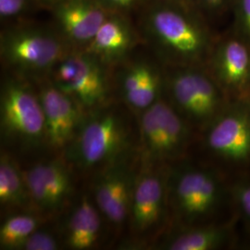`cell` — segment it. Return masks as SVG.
Returning a JSON list of instances; mask_svg holds the SVG:
<instances>
[{
	"label": "cell",
	"mask_w": 250,
	"mask_h": 250,
	"mask_svg": "<svg viewBox=\"0 0 250 250\" xmlns=\"http://www.w3.org/2000/svg\"><path fill=\"white\" fill-rule=\"evenodd\" d=\"M218 36L200 10L174 0H152L141 21L142 39L165 67L206 66Z\"/></svg>",
	"instance_id": "6da1fadb"
},
{
	"label": "cell",
	"mask_w": 250,
	"mask_h": 250,
	"mask_svg": "<svg viewBox=\"0 0 250 250\" xmlns=\"http://www.w3.org/2000/svg\"><path fill=\"white\" fill-rule=\"evenodd\" d=\"M137 116L115 99L83 112L62 154L77 176L90 179L113 162L138 152Z\"/></svg>",
	"instance_id": "7a4b0ae2"
},
{
	"label": "cell",
	"mask_w": 250,
	"mask_h": 250,
	"mask_svg": "<svg viewBox=\"0 0 250 250\" xmlns=\"http://www.w3.org/2000/svg\"><path fill=\"white\" fill-rule=\"evenodd\" d=\"M168 186L171 227L208 224L234 215L231 180L193 157L170 164Z\"/></svg>",
	"instance_id": "3957f363"
},
{
	"label": "cell",
	"mask_w": 250,
	"mask_h": 250,
	"mask_svg": "<svg viewBox=\"0 0 250 250\" xmlns=\"http://www.w3.org/2000/svg\"><path fill=\"white\" fill-rule=\"evenodd\" d=\"M2 148L17 158L46 149L44 109L36 83L10 73L1 83Z\"/></svg>",
	"instance_id": "277c9868"
},
{
	"label": "cell",
	"mask_w": 250,
	"mask_h": 250,
	"mask_svg": "<svg viewBox=\"0 0 250 250\" xmlns=\"http://www.w3.org/2000/svg\"><path fill=\"white\" fill-rule=\"evenodd\" d=\"M192 157L230 180L250 175V101L230 102L198 134Z\"/></svg>",
	"instance_id": "5b68a950"
},
{
	"label": "cell",
	"mask_w": 250,
	"mask_h": 250,
	"mask_svg": "<svg viewBox=\"0 0 250 250\" xmlns=\"http://www.w3.org/2000/svg\"><path fill=\"white\" fill-rule=\"evenodd\" d=\"M170 165L140 160L124 247L152 250L171 227L169 203Z\"/></svg>",
	"instance_id": "8992f818"
},
{
	"label": "cell",
	"mask_w": 250,
	"mask_h": 250,
	"mask_svg": "<svg viewBox=\"0 0 250 250\" xmlns=\"http://www.w3.org/2000/svg\"><path fill=\"white\" fill-rule=\"evenodd\" d=\"M140 160L170 165L193 156L198 134L164 94L138 116Z\"/></svg>",
	"instance_id": "52a82bcc"
},
{
	"label": "cell",
	"mask_w": 250,
	"mask_h": 250,
	"mask_svg": "<svg viewBox=\"0 0 250 250\" xmlns=\"http://www.w3.org/2000/svg\"><path fill=\"white\" fill-rule=\"evenodd\" d=\"M164 97L198 134L231 102L206 66L165 67Z\"/></svg>",
	"instance_id": "ba28073f"
},
{
	"label": "cell",
	"mask_w": 250,
	"mask_h": 250,
	"mask_svg": "<svg viewBox=\"0 0 250 250\" xmlns=\"http://www.w3.org/2000/svg\"><path fill=\"white\" fill-rule=\"evenodd\" d=\"M72 48L55 29L18 26L2 32L0 55L10 73L37 82L49 75Z\"/></svg>",
	"instance_id": "9c48e42d"
},
{
	"label": "cell",
	"mask_w": 250,
	"mask_h": 250,
	"mask_svg": "<svg viewBox=\"0 0 250 250\" xmlns=\"http://www.w3.org/2000/svg\"><path fill=\"white\" fill-rule=\"evenodd\" d=\"M111 68L84 50L72 49L56 65L49 80L84 111L115 99Z\"/></svg>",
	"instance_id": "30bf717a"
},
{
	"label": "cell",
	"mask_w": 250,
	"mask_h": 250,
	"mask_svg": "<svg viewBox=\"0 0 250 250\" xmlns=\"http://www.w3.org/2000/svg\"><path fill=\"white\" fill-rule=\"evenodd\" d=\"M139 166V152H135L88 179L90 193L114 236L121 235L127 228Z\"/></svg>",
	"instance_id": "8fae6325"
},
{
	"label": "cell",
	"mask_w": 250,
	"mask_h": 250,
	"mask_svg": "<svg viewBox=\"0 0 250 250\" xmlns=\"http://www.w3.org/2000/svg\"><path fill=\"white\" fill-rule=\"evenodd\" d=\"M22 170L34 210L48 222L57 221L76 197L75 171L62 155H50Z\"/></svg>",
	"instance_id": "7c38bea8"
},
{
	"label": "cell",
	"mask_w": 250,
	"mask_h": 250,
	"mask_svg": "<svg viewBox=\"0 0 250 250\" xmlns=\"http://www.w3.org/2000/svg\"><path fill=\"white\" fill-rule=\"evenodd\" d=\"M206 68L231 102L250 101V42L231 27L219 34Z\"/></svg>",
	"instance_id": "4fadbf2b"
},
{
	"label": "cell",
	"mask_w": 250,
	"mask_h": 250,
	"mask_svg": "<svg viewBox=\"0 0 250 250\" xmlns=\"http://www.w3.org/2000/svg\"><path fill=\"white\" fill-rule=\"evenodd\" d=\"M113 77L115 99L123 102L136 116L152 106L164 94L165 67L153 59L130 58L118 65Z\"/></svg>",
	"instance_id": "5bb4252c"
},
{
	"label": "cell",
	"mask_w": 250,
	"mask_h": 250,
	"mask_svg": "<svg viewBox=\"0 0 250 250\" xmlns=\"http://www.w3.org/2000/svg\"><path fill=\"white\" fill-rule=\"evenodd\" d=\"M236 215L208 224L171 227L161 236L152 250H223L250 247L238 233Z\"/></svg>",
	"instance_id": "9a60e30c"
},
{
	"label": "cell",
	"mask_w": 250,
	"mask_h": 250,
	"mask_svg": "<svg viewBox=\"0 0 250 250\" xmlns=\"http://www.w3.org/2000/svg\"><path fill=\"white\" fill-rule=\"evenodd\" d=\"M35 83L45 114L46 149L50 155H62L76 134L83 110L49 78Z\"/></svg>",
	"instance_id": "2e32d148"
},
{
	"label": "cell",
	"mask_w": 250,
	"mask_h": 250,
	"mask_svg": "<svg viewBox=\"0 0 250 250\" xmlns=\"http://www.w3.org/2000/svg\"><path fill=\"white\" fill-rule=\"evenodd\" d=\"M55 30L74 50H83L114 11L101 0H64L54 9Z\"/></svg>",
	"instance_id": "e0dca14e"
},
{
	"label": "cell",
	"mask_w": 250,
	"mask_h": 250,
	"mask_svg": "<svg viewBox=\"0 0 250 250\" xmlns=\"http://www.w3.org/2000/svg\"><path fill=\"white\" fill-rule=\"evenodd\" d=\"M63 249L95 250L100 246L107 223L90 193L83 190L58 220Z\"/></svg>",
	"instance_id": "ac0fdd59"
},
{
	"label": "cell",
	"mask_w": 250,
	"mask_h": 250,
	"mask_svg": "<svg viewBox=\"0 0 250 250\" xmlns=\"http://www.w3.org/2000/svg\"><path fill=\"white\" fill-rule=\"evenodd\" d=\"M141 39L142 36L127 16L114 12L104 21L83 50L113 69L130 58Z\"/></svg>",
	"instance_id": "d6986e66"
},
{
	"label": "cell",
	"mask_w": 250,
	"mask_h": 250,
	"mask_svg": "<svg viewBox=\"0 0 250 250\" xmlns=\"http://www.w3.org/2000/svg\"><path fill=\"white\" fill-rule=\"evenodd\" d=\"M0 206L4 215L35 211L22 168L17 158L3 148L0 154Z\"/></svg>",
	"instance_id": "ffe728a7"
},
{
	"label": "cell",
	"mask_w": 250,
	"mask_h": 250,
	"mask_svg": "<svg viewBox=\"0 0 250 250\" xmlns=\"http://www.w3.org/2000/svg\"><path fill=\"white\" fill-rule=\"evenodd\" d=\"M48 223L35 211H15L4 215L0 226V250H19L39 227Z\"/></svg>",
	"instance_id": "44dd1931"
},
{
	"label": "cell",
	"mask_w": 250,
	"mask_h": 250,
	"mask_svg": "<svg viewBox=\"0 0 250 250\" xmlns=\"http://www.w3.org/2000/svg\"><path fill=\"white\" fill-rule=\"evenodd\" d=\"M233 212L250 241V175L231 179Z\"/></svg>",
	"instance_id": "7402d4cb"
},
{
	"label": "cell",
	"mask_w": 250,
	"mask_h": 250,
	"mask_svg": "<svg viewBox=\"0 0 250 250\" xmlns=\"http://www.w3.org/2000/svg\"><path fill=\"white\" fill-rule=\"evenodd\" d=\"M50 222L33 232L19 250H58L63 249L62 239L58 222L54 227H47Z\"/></svg>",
	"instance_id": "603a6c76"
},
{
	"label": "cell",
	"mask_w": 250,
	"mask_h": 250,
	"mask_svg": "<svg viewBox=\"0 0 250 250\" xmlns=\"http://www.w3.org/2000/svg\"><path fill=\"white\" fill-rule=\"evenodd\" d=\"M232 30L250 42V0H232Z\"/></svg>",
	"instance_id": "cb8c5ba5"
},
{
	"label": "cell",
	"mask_w": 250,
	"mask_h": 250,
	"mask_svg": "<svg viewBox=\"0 0 250 250\" xmlns=\"http://www.w3.org/2000/svg\"><path fill=\"white\" fill-rule=\"evenodd\" d=\"M192 2L207 18H217L231 12L232 0H192Z\"/></svg>",
	"instance_id": "d4e9b609"
},
{
	"label": "cell",
	"mask_w": 250,
	"mask_h": 250,
	"mask_svg": "<svg viewBox=\"0 0 250 250\" xmlns=\"http://www.w3.org/2000/svg\"><path fill=\"white\" fill-rule=\"evenodd\" d=\"M34 0H0L1 20L16 18L26 12Z\"/></svg>",
	"instance_id": "484cf974"
},
{
	"label": "cell",
	"mask_w": 250,
	"mask_h": 250,
	"mask_svg": "<svg viewBox=\"0 0 250 250\" xmlns=\"http://www.w3.org/2000/svg\"><path fill=\"white\" fill-rule=\"evenodd\" d=\"M107 8L114 12L126 14L138 8L145 0H101Z\"/></svg>",
	"instance_id": "4316f807"
},
{
	"label": "cell",
	"mask_w": 250,
	"mask_h": 250,
	"mask_svg": "<svg viewBox=\"0 0 250 250\" xmlns=\"http://www.w3.org/2000/svg\"><path fill=\"white\" fill-rule=\"evenodd\" d=\"M64 0H34V2L37 4L40 7L46 8V9H54L57 5H59L60 3H62Z\"/></svg>",
	"instance_id": "83f0119b"
},
{
	"label": "cell",
	"mask_w": 250,
	"mask_h": 250,
	"mask_svg": "<svg viewBox=\"0 0 250 250\" xmlns=\"http://www.w3.org/2000/svg\"><path fill=\"white\" fill-rule=\"evenodd\" d=\"M174 1H178V2H182V3H185V4H188V5L194 6L192 0H174ZM194 7H195V6H194Z\"/></svg>",
	"instance_id": "f1b7e54d"
}]
</instances>
